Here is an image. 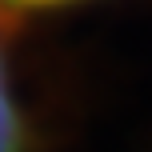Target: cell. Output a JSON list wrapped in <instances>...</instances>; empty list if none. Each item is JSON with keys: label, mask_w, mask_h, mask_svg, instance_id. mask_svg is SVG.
<instances>
[{"label": "cell", "mask_w": 152, "mask_h": 152, "mask_svg": "<svg viewBox=\"0 0 152 152\" xmlns=\"http://www.w3.org/2000/svg\"><path fill=\"white\" fill-rule=\"evenodd\" d=\"M28 148V116L16 88L12 64H8L4 40H0V152H24Z\"/></svg>", "instance_id": "obj_1"}, {"label": "cell", "mask_w": 152, "mask_h": 152, "mask_svg": "<svg viewBox=\"0 0 152 152\" xmlns=\"http://www.w3.org/2000/svg\"><path fill=\"white\" fill-rule=\"evenodd\" d=\"M12 8H64V4H80V0H0Z\"/></svg>", "instance_id": "obj_2"}]
</instances>
